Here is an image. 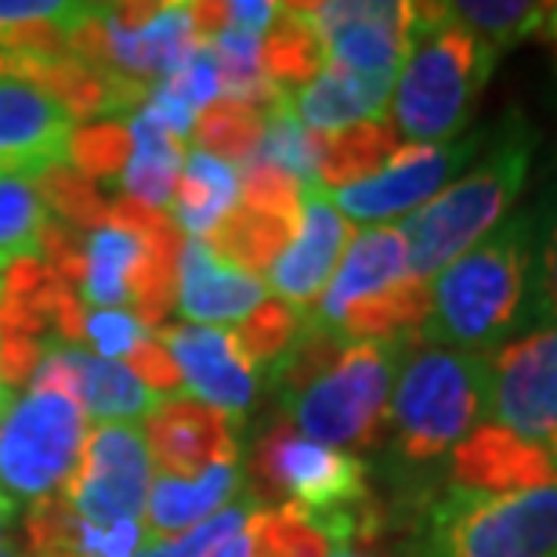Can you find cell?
<instances>
[{
	"label": "cell",
	"mask_w": 557,
	"mask_h": 557,
	"mask_svg": "<svg viewBox=\"0 0 557 557\" xmlns=\"http://www.w3.org/2000/svg\"><path fill=\"white\" fill-rule=\"evenodd\" d=\"M536 221L529 214L504 218L482 243L431 286V315L420 326V341L449 351L493 355L529 319L532 305V247Z\"/></svg>",
	"instance_id": "6da1fadb"
},
{
	"label": "cell",
	"mask_w": 557,
	"mask_h": 557,
	"mask_svg": "<svg viewBox=\"0 0 557 557\" xmlns=\"http://www.w3.org/2000/svg\"><path fill=\"white\" fill-rule=\"evenodd\" d=\"M499 54L453 18L449 4H413L409 48L395 84V124L420 145H442L467 124Z\"/></svg>",
	"instance_id": "7a4b0ae2"
},
{
	"label": "cell",
	"mask_w": 557,
	"mask_h": 557,
	"mask_svg": "<svg viewBox=\"0 0 557 557\" xmlns=\"http://www.w3.org/2000/svg\"><path fill=\"white\" fill-rule=\"evenodd\" d=\"M532 145H536L532 131L521 120H510L496 149L471 174L442 188L428 207L398 225L409 250V275L431 283V275H442L504 221L525 185Z\"/></svg>",
	"instance_id": "3957f363"
},
{
	"label": "cell",
	"mask_w": 557,
	"mask_h": 557,
	"mask_svg": "<svg viewBox=\"0 0 557 557\" xmlns=\"http://www.w3.org/2000/svg\"><path fill=\"white\" fill-rule=\"evenodd\" d=\"M488 413V355L431 348L409 359L392 392L395 453L431 463L453 453Z\"/></svg>",
	"instance_id": "277c9868"
},
{
	"label": "cell",
	"mask_w": 557,
	"mask_h": 557,
	"mask_svg": "<svg viewBox=\"0 0 557 557\" xmlns=\"http://www.w3.org/2000/svg\"><path fill=\"white\" fill-rule=\"evenodd\" d=\"M417 557H557V485L518 496L453 488L428 510Z\"/></svg>",
	"instance_id": "5b68a950"
},
{
	"label": "cell",
	"mask_w": 557,
	"mask_h": 557,
	"mask_svg": "<svg viewBox=\"0 0 557 557\" xmlns=\"http://www.w3.org/2000/svg\"><path fill=\"white\" fill-rule=\"evenodd\" d=\"M403 341L348 344L326 373L315 376L297 395H286L294 428L322 445H366L381 442L395 392V359Z\"/></svg>",
	"instance_id": "8992f818"
},
{
	"label": "cell",
	"mask_w": 557,
	"mask_h": 557,
	"mask_svg": "<svg viewBox=\"0 0 557 557\" xmlns=\"http://www.w3.org/2000/svg\"><path fill=\"white\" fill-rule=\"evenodd\" d=\"M87 413L73 398L29 392L0 420V510L11 518L22 499H44L65 485L81 460Z\"/></svg>",
	"instance_id": "52a82bcc"
},
{
	"label": "cell",
	"mask_w": 557,
	"mask_h": 557,
	"mask_svg": "<svg viewBox=\"0 0 557 557\" xmlns=\"http://www.w3.org/2000/svg\"><path fill=\"white\" fill-rule=\"evenodd\" d=\"M152 460L135 423H98L87 431L81 460L65 478L62 496L87 525L113 529L138 521L149 504Z\"/></svg>",
	"instance_id": "ba28073f"
},
{
	"label": "cell",
	"mask_w": 557,
	"mask_h": 557,
	"mask_svg": "<svg viewBox=\"0 0 557 557\" xmlns=\"http://www.w3.org/2000/svg\"><path fill=\"white\" fill-rule=\"evenodd\" d=\"M253 471L269 493L311 515L355 510L366 504V463L359 456L305 438L294 423H275L258 442Z\"/></svg>",
	"instance_id": "9c48e42d"
},
{
	"label": "cell",
	"mask_w": 557,
	"mask_h": 557,
	"mask_svg": "<svg viewBox=\"0 0 557 557\" xmlns=\"http://www.w3.org/2000/svg\"><path fill=\"white\" fill-rule=\"evenodd\" d=\"M488 413L536 442L557 467V326L488 355Z\"/></svg>",
	"instance_id": "30bf717a"
},
{
	"label": "cell",
	"mask_w": 557,
	"mask_h": 557,
	"mask_svg": "<svg viewBox=\"0 0 557 557\" xmlns=\"http://www.w3.org/2000/svg\"><path fill=\"white\" fill-rule=\"evenodd\" d=\"M305 15L326 44L330 65H341L355 76L395 84L409 48L413 4L341 0V4H305Z\"/></svg>",
	"instance_id": "8fae6325"
},
{
	"label": "cell",
	"mask_w": 557,
	"mask_h": 557,
	"mask_svg": "<svg viewBox=\"0 0 557 557\" xmlns=\"http://www.w3.org/2000/svg\"><path fill=\"white\" fill-rule=\"evenodd\" d=\"M478 152V138L420 145L406 141L381 174L333 193V207L355 221H387L438 196V188Z\"/></svg>",
	"instance_id": "7c38bea8"
},
{
	"label": "cell",
	"mask_w": 557,
	"mask_h": 557,
	"mask_svg": "<svg viewBox=\"0 0 557 557\" xmlns=\"http://www.w3.org/2000/svg\"><path fill=\"white\" fill-rule=\"evenodd\" d=\"M232 423L236 420L221 409L177 395L145 420V449L163 478H199L210 467H236L239 445Z\"/></svg>",
	"instance_id": "4fadbf2b"
},
{
	"label": "cell",
	"mask_w": 557,
	"mask_h": 557,
	"mask_svg": "<svg viewBox=\"0 0 557 557\" xmlns=\"http://www.w3.org/2000/svg\"><path fill=\"white\" fill-rule=\"evenodd\" d=\"M557 485V467L536 442L504 423H478L453 449V488L482 496H518Z\"/></svg>",
	"instance_id": "5bb4252c"
},
{
	"label": "cell",
	"mask_w": 557,
	"mask_h": 557,
	"mask_svg": "<svg viewBox=\"0 0 557 557\" xmlns=\"http://www.w3.org/2000/svg\"><path fill=\"white\" fill-rule=\"evenodd\" d=\"M348 243H351V225L337 214L330 196L322 188L305 193V207H300L294 239H289L283 258L269 272L278 300H286L289 308L308 315L311 305H319L322 289L330 286Z\"/></svg>",
	"instance_id": "9a60e30c"
},
{
	"label": "cell",
	"mask_w": 557,
	"mask_h": 557,
	"mask_svg": "<svg viewBox=\"0 0 557 557\" xmlns=\"http://www.w3.org/2000/svg\"><path fill=\"white\" fill-rule=\"evenodd\" d=\"M73 116L15 76H0V174H44L65 163Z\"/></svg>",
	"instance_id": "2e32d148"
},
{
	"label": "cell",
	"mask_w": 557,
	"mask_h": 557,
	"mask_svg": "<svg viewBox=\"0 0 557 557\" xmlns=\"http://www.w3.org/2000/svg\"><path fill=\"white\" fill-rule=\"evenodd\" d=\"M156 337L171 351V359L182 370V381L193 392V398L221 409L232 420L243 417V409L250 406L253 392H258V376L243 362L228 330L171 326V330H156Z\"/></svg>",
	"instance_id": "e0dca14e"
},
{
	"label": "cell",
	"mask_w": 557,
	"mask_h": 557,
	"mask_svg": "<svg viewBox=\"0 0 557 557\" xmlns=\"http://www.w3.org/2000/svg\"><path fill=\"white\" fill-rule=\"evenodd\" d=\"M406 275H409V250L403 228L398 225L366 228L359 236H351L348 250H344V261L333 272L330 286L322 289L319 305L308 311V319L333 333L351 305L381 294V289H387Z\"/></svg>",
	"instance_id": "ac0fdd59"
},
{
	"label": "cell",
	"mask_w": 557,
	"mask_h": 557,
	"mask_svg": "<svg viewBox=\"0 0 557 557\" xmlns=\"http://www.w3.org/2000/svg\"><path fill=\"white\" fill-rule=\"evenodd\" d=\"M264 300L258 275L232 269L207 247V239H188L177 261V308L196 326L243 322Z\"/></svg>",
	"instance_id": "d6986e66"
},
{
	"label": "cell",
	"mask_w": 557,
	"mask_h": 557,
	"mask_svg": "<svg viewBox=\"0 0 557 557\" xmlns=\"http://www.w3.org/2000/svg\"><path fill=\"white\" fill-rule=\"evenodd\" d=\"M392 87H395L392 81L355 76L348 70H341V65L326 62V70L294 95V113L308 131L337 135L344 127L387 120L384 113H387Z\"/></svg>",
	"instance_id": "ffe728a7"
},
{
	"label": "cell",
	"mask_w": 557,
	"mask_h": 557,
	"mask_svg": "<svg viewBox=\"0 0 557 557\" xmlns=\"http://www.w3.org/2000/svg\"><path fill=\"white\" fill-rule=\"evenodd\" d=\"M239 485L236 467H210L199 478H160L149 488V504H145L141 521V540L160 547L171 543V536H185L188 529L203 525L207 518H214L232 488Z\"/></svg>",
	"instance_id": "44dd1931"
},
{
	"label": "cell",
	"mask_w": 557,
	"mask_h": 557,
	"mask_svg": "<svg viewBox=\"0 0 557 557\" xmlns=\"http://www.w3.org/2000/svg\"><path fill=\"white\" fill-rule=\"evenodd\" d=\"M239 199V174L236 166L214 160L207 152L185 156V171L177 177V188L171 196V218L177 228L193 232L196 239H207Z\"/></svg>",
	"instance_id": "7402d4cb"
},
{
	"label": "cell",
	"mask_w": 557,
	"mask_h": 557,
	"mask_svg": "<svg viewBox=\"0 0 557 557\" xmlns=\"http://www.w3.org/2000/svg\"><path fill=\"white\" fill-rule=\"evenodd\" d=\"M428 315H431V283L406 275L387 289H381V294L351 305L337 322V330H333V337L384 344V341H398L409 330H420Z\"/></svg>",
	"instance_id": "603a6c76"
},
{
	"label": "cell",
	"mask_w": 557,
	"mask_h": 557,
	"mask_svg": "<svg viewBox=\"0 0 557 557\" xmlns=\"http://www.w3.org/2000/svg\"><path fill=\"white\" fill-rule=\"evenodd\" d=\"M70 359L76 370V406L98 423H127L149 417L160 406V398L127 366L98 359V355L81 348H70Z\"/></svg>",
	"instance_id": "cb8c5ba5"
},
{
	"label": "cell",
	"mask_w": 557,
	"mask_h": 557,
	"mask_svg": "<svg viewBox=\"0 0 557 557\" xmlns=\"http://www.w3.org/2000/svg\"><path fill=\"white\" fill-rule=\"evenodd\" d=\"M403 149L392 120H370V124L344 127L337 135H326L319 156V188L341 193V188L370 182L392 163V156Z\"/></svg>",
	"instance_id": "d4e9b609"
},
{
	"label": "cell",
	"mask_w": 557,
	"mask_h": 557,
	"mask_svg": "<svg viewBox=\"0 0 557 557\" xmlns=\"http://www.w3.org/2000/svg\"><path fill=\"white\" fill-rule=\"evenodd\" d=\"M141 261L138 269L127 278V305L145 330H160V322L166 319V311L174 308L177 297V261H182V228L174 225L166 214L149 236L141 239Z\"/></svg>",
	"instance_id": "484cf974"
},
{
	"label": "cell",
	"mask_w": 557,
	"mask_h": 557,
	"mask_svg": "<svg viewBox=\"0 0 557 557\" xmlns=\"http://www.w3.org/2000/svg\"><path fill=\"white\" fill-rule=\"evenodd\" d=\"M131 141H135V152H131L127 171L120 177L124 196L160 210L171 203L177 177L185 171V145L156 124L145 109H138L135 120H131Z\"/></svg>",
	"instance_id": "4316f807"
},
{
	"label": "cell",
	"mask_w": 557,
	"mask_h": 557,
	"mask_svg": "<svg viewBox=\"0 0 557 557\" xmlns=\"http://www.w3.org/2000/svg\"><path fill=\"white\" fill-rule=\"evenodd\" d=\"M326 70V44L305 15V4H278L269 33L261 37V73L275 87L311 84Z\"/></svg>",
	"instance_id": "83f0119b"
},
{
	"label": "cell",
	"mask_w": 557,
	"mask_h": 557,
	"mask_svg": "<svg viewBox=\"0 0 557 557\" xmlns=\"http://www.w3.org/2000/svg\"><path fill=\"white\" fill-rule=\"evenodd\" d=\"M297 225L283 218L258 214L250 207H236L221 225L207 236V247L218 253L221 261L247 275H264L275 269V261L283 258V250L294 239Z\"/></svg>",
	"instance_id": "f1b7e54d"
},
{
	"label": "cell",
	"mask_w": 557,
	"mask_h": 557,
	"mask_svg": "<svg viewBox=\"0 0 557 557\" xmlns=\"http://www.w3.org/2000/svg\"><path fill=\"white\" fill-rule=\"evenodd\" d=\"M250 557H333L341 554L337 540L330 536L326 525L294 504L283 507H258L247 515L243 525Z\"/></svg>",
	"instance_id": "f546056e"
},
{
	"label": "cell",
	"mask_w": 557,
	"mask_h": 557,
	"mask_svg": "<svg viewBox=\"0 0 557 557\" xmlns=\"http://www.w3.org/2000/svg\"><path fill=\"white\" fill-rule=\"evenodd\" d=\"M141 239L124 228H98L84 239V275L76 297L98 311L127 305V278L141 261Z\"/></svg>",
	"instance_id": "4dcf8cb0"
},
{
	"label": "cell",
	"mask_w": 557,
	"mask_h": 557,
	"mask_svg": "<svg viewBox=\"0 0 557 557\" xmlns=\"http://www.w3.org/2000/svg\"><path fill=\"white\" fill-rule=\"evenodd\" d=\"M29 557H106V529H95L65 504L62 493L44 496L26 515Z\"/></svg>",
	"instance_id": "1f68e13d"
},
{
	"label": "cell",
	"mask_w": 557,
	"mask_h": 557,
	"mask_svg": "<svg viewBox=\"0 0 557 557\" xmlns=\"http://www.w3.org/2000/svg\"><path fill=\"white\" fill-rule=\"evenodd\" d=\"M37 193L44 207L51 210V218L59 225L73 232H98L109 228V214H113V199L102 193V185L87 182L81 171H73L70 163H54L44 174H37Z\"/></svg>",
	"instance_id": "d6a6232c"
},
{
	"label": "cell",
	"mask_w": 557,
	"mask_h": 557,
	"mask_svg": "<svg viewBox=\"0 0 557 557\" xmlns=\"http://www.w3.org/2000/svg\"><path fill=\"white\" fill-rule=\"evenodd\" d=\"M322 141H326V135L308 131L305 124H300L297 113H294V95H286L275 109H269L258 160H269L275 166H283L286 174H294L297 182L305 185V193H311V188H319Z\"/></svg>",
	"instance_id": "836d02e7"
},
{
	"label": "cell",
	"mask_w": 557,
	"mask_h": 557,
	"mask_svg": "<svg viewBox=\"0 0 557 557\" xmlns=\"http://www.w3.org/2000/svg\"><path fill=\"white\" fill-rule=\"evenodd\" d=\"M48 218L37 185L15 174H0V269L22 258H40Z\"/></svg>",
	"instance_id": "e575fe53"
},
{
	"label": "cell",
	"mask_w": 557,
	"mask_h": 557,
	"mask_svg": "<svg viewBox=\"0 0 557 557\" xmlns=\"http://www.w3.org/2000/svg\"><path fill=\"white\" fill-rule=\"evenodd\" d=\"M196 141L203 145L207 156H214L221 163H250L261 149L264 135V116L250 106L236 102H214L196 116Z\"/></svg>",
	"instance_id": "d590c367"
},
{
	"label": "cell",
	"mask_w": 557,
	"mask_h": 557,
	"mask_svg": "<svg viewBox=\"0 0 557 557\" xmlns=\"http://www.w3.org/2000/svg\"><path fill=\"white\" fill-rule=\"evenodd\" d=\"M453 18L485 40L496 54L515 48L518 40L532 37L547 22L550 4H521V0H460L449 4Z\"/></svg>",
	"instance_id": "8d00e7d4"
},
{
	"label": "cell",
	"mask_w": 557,
	"mask_h": 557,
	"mask_svg": "<svg viewBox=\"0 0 557 557\" xmlns=\"http://www.w3.org/2000/svg\"><path fill=\"white\" fill-rule=\"evenodd\" d=\"M300 326H305V315H300L297 308H289L286 300L264 297L261 305L232 330V341H236L243 362H247L250 370H258V366H275L294 348Z\"/></svg>",
	"instance_id": "74e56055"
},
{
	"label": "cell",
	"mask_w": 557,
	"mask_h": 557,
	"mask_svg": "<svg viewBox=\"0 0 557 557\" xmlns=\"http://www.w3.org/2000/svg\"><path fill=\"white\" fill-rule=\"evenodd\" d=\"M131 152H135L131 127L95 124V127L73 131L65 163H70L73 171H81L87 182L102 185V182H116V177H124L127 163H131Z\"/></svg>",
	"instance_id": "f35d334b"
},
{
	"label": "cell",
	"mask_w": 557,
	"mask_h": 557,
	"mask_svg": "<svg viewBox=\"0 0 557 557\" xmlns=\"http://www.w3.org/2000/svg\"><path fill=\"white\" fill-rule=\"evenodd\" d=\"M239 196L243 207L258 210V214L300 221V207H305V185L294 174H286L283 166L253 156L250 163L239 166Z\"/></svg>",
	"instance_id": "ab89813d"
},
{
	"label": "cell",
	"mask_w": 557,
	"mask_h": 557,
	"mask_svg": "<svg viewBox=\"0 0 557 557\" xmlns=\"http://www.w3.org/2000/svg\"><path fill=\"white\" fill-rule=\"evenodd\" d=\"M163 91H171L174 98H182L188 106H214L218 95H221V73H218V54L210 48V40H199L188 59L177 65V73H171L166 81L160 84Z\"/></svg>",
	"instance_id": "60d3db41"
},
{
	"label": "cell",
	"mask_w": 557,
	"mask_h": 557,
	"mask_svg": "<svg viewBox=\"0 0 557 557\" xmlns=\"http://www.w3.org/2000/svg\"><path fill=\"white\" fill-rule=\"evenodd\" d=\"M145 337H149V330L124 308L87 311V319H84V341L98 351V359H109V362L127 359Z\"/></svg>",
	"instance_id": "b9f144b4"
},
{
	"label": "cell",
	"mask_w": 557,
	"mask_h": 557,
	"mask_svg": "<svg viewBox=\"0 0 557 557\" xmlns=\"http://www.w3.org/2000/svg\"><path fill=\"white\" fill-rule=\"evenodd\" d=\"M127 370L135 373L156 398H163V395L177 398V392L185 387L182 370H177V362L171 359V351L163 348V341L156 337V333H149V337L127 355Z\"/></svg>",
	"instance_id": "7bdbcfd3"
},
{
	"label": "cell",
	"mask_w": 557,
	"mask_h": 557,
	"mask_svg": "<svg viewBox=\"0 0 557 557\" xmlns=\"http://www.w3.org/2000/svg\"><path fill=\"white\" fill-rule=\"evenodd\" d=\"M532 315L547 326H557V218L547 232V239L540 243L536 258V286H532Z\"/></svg>",
	"instance_id": "ee69618b"
},
{
	"label": "cell",
	"mask_w": 557,
	"mask_h": 557,
	"mask_svg": "<svg viewBox=\"0 0 557 557\" xmlns=\"http://www.w3.org/2000/svg\"><path fill=\"white\" fill-rule=\"evenodd\" d=\"M40 359H44V344L40 341L8 337V333H0V384H4L8 392H15V387L33 381Z\"/></svg>",
	"instance_id": "f6af8a7d"
},
{
	"label": "cell",
	"mask_w": 557,
	"mask_h": 557,
	"mask_svg": "<svg viewBox=\"0 0 557 557\" xmlns=\"http://www.w3.org/2000/svg\"><path fill=\"white\" fill-rule=\"evenodd\" d=\"M141 109L163 131H171L174 138H185V135H193V131H196V109L188 102H182V98H174L171 91H163V87H156V91L149 95V102H145Z\"/></svg>",
	"instance_id": "bcb514c9"
},
{
	"label": "cell",
	"mask_w": 557,
	"mask_h": 557,
	"mask_svg": "<svg viewBox=\"0 0 557 557\" xmlns=\"http://www.w3.org/2000/svg\"><path fill=\"white\" fill-rule=\"evenodd\" d=\"M81 4H59V0H0V26L33 18H70Z\"/></svg>",
	"instance_id": "7dc6e473"
},
{
	"label": "cell",
	"mask_w": 557,
	"mask_h": 557,
	"mask_svg": "<svg viewBox=\"0 0 557 557\" xmlns=\"http://www.w3.org/2000/svg\"><path fill=\"white\" fill-rule=\"evenodd\" d=\"M188 18H193V29L199 40H214L228 29V4L199 0V4H188Z\"/></svg>",
	"instance_id": "c3c4849f"
},
{
	"label": "cell",
	"mask_w": 557,
	"mask_h": 557,
	"mask_svg": "<svg viewBox=\"0 0 557 557\" xmlns=\"http://www.w3.org/2000/svg\"><path fill=\"white\" fill-rule=\"evenodd\" d=\"M278 4H250V0H236V4H228V26L236 29H250V33H261L272 26Z\"/></svg>",
	"instance_id": "681fc988"
},
{
	"label": "cell",
	"mask_w": 557,
	"mask_h": 557,
	"mask_svg": "<svg viewBox=\"0 0 557 557\" xmlns=\"http://www.w3.org/2000/svg\"><path fill=\"white\" fill-rule=\"evenodd\" d=\"M11 409H15V392H8V387L0 384V420H4Z\"/></svg>",
	"instance_id": "f907efd6"
},
{
	"label": "cell",
	"mask_w": 557,
	"mask_h": 557,
	"mask_svg": "<svg viewBox=\"0 0 557 557\" xmlns=\"http://www.w3.org/2000/svg\"><path fill=\"white\" fill-rule=\"evenodd\" d=\"M547 37H550V44H554V54H557V4H550V11H547Z\"/></svg>",
	"instance_id": "816d5d0a"
},
{
	"label": "cell",
	"mask_w": 557,
	"mask_h": 557,
	"mask_svg": "<svg viewBox=\"0 0 557 557\" xmlns=\"http://www.w3.org/2000/svg\"><path fill=\"white\" fill-rule=\"evenodd\" d=\"M4 521H8V515L0 510V543H4Z\"/></svg>",
	"instance_id": "f5cc1de1"
},
{
	"label": "cell",
	"mask_w": 557,
	"mask_h": 557,
	"mask_svg": "<svg viewBox=\"0 0 557 557\" xmlns=\"http://www.w3.org/2000/svg\"><path fill=\"white\" fill-rule=\"evenodd\" d=\"M333 557H359V554H351V550H341V554H333Z\"/></svg>",
	"instance_id": "db71d44e"
},
{
	"label": "cell",
	"mask_w": 557,
	"mask_h": 557,
	"mask_svg": "<svg viewBox=\"0 0 557 557\" xmlns=\"http://www.w3.org/2000/svg\"><path fill=\"white\" fill-rule=\"evenodd\" d=\"M0 557H18V554H11V550H0Z\"/></svg>",
	"instance_id": "11a10c76"
},
{
	"label": "cell",
	"mask_w": 557,
	"mask_h": 557,
	"mask_svg": "<svg viewBox=\"0 0 557 557\" xmlns=\"http://www.w3.org/2000/svg\"><path fill=\"white\" fill-rule=\"evenodd\" d=\"M141 557H145V554H141Z\"/></svg>",
	"instance_id": "9f6ffc18"
}]
</instances>
